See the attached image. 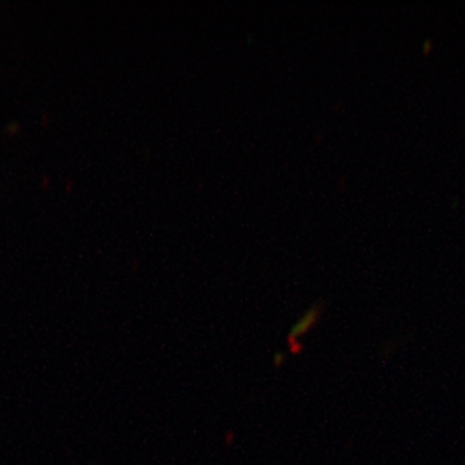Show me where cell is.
<instances>
[{"label": "cell", "mask_w": 465, "mask_h": 465, "mask_svg": "<svg viewBox=\"0 0 465 465\" xmlns=\"http://www.w3.org/2000/svg\"><path fill=\"white\" fill-rule=\"evenodd\" d=\"M321 309H318V304H315L313 308L309 309L306 313H304L302 318H300L299 322L292 327L290 334V342L292 339H299L300 336H303V334L309 333V330L313 329V325L318 322L321 316Z\"/></svg>", "instance_id": "1"}]
</instances>
